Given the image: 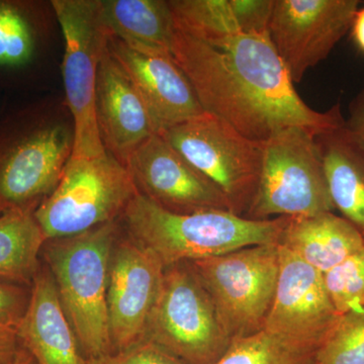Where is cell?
Returning <instances> with one entry per match:
<instances>
[{"instance_id": "cell-2", "label": "cell", "mask_w": 364, "mask_h": 364, "mask_svg": "<svg viewBox=\"0 0 364 364\" xmlns=\"http://www.w3.org/2000/svg\"><path fill=\"white\" fill-rule=\"evenodd\" d=\"M122 218L131 240L154 254L165 268L277 243L286 223V217L255 221L228 210L178 214L140 193Z\"/></svg>"}, {"instance_id": "cell-25", "label": "cell", "mask_w": 364, "mask_h": 364, "mask_svg": "<svg viewBox=\"0 0 364 364\" xmlns=\"http://www.w3.org/2000/svg\"><path fill=\"white\" fill-rule=\"evenodd\" d=\"M315 364H364V309L341 315L318 348Z\"/></svg>"}, {"instance_id": "cell-26", "label": "cell", "mask_w": 364, "mask_h": 364, "mask_svg": "<svg viewBox=\"0 0 364 364\" xmlns=\"http://www.w3.org/2000/svg\"><path fill=\"white\" fill-rule=\"evenodd\" d=\"M324 279L339 315L364 309V247L326 272Z\"/></svg>"}, {"instance_id": "cell-3", "label": "cell", "mask_w": 364, "mask_h": 364, "mask_svg": "<svg viewBox=\"0 0 364 364\" xmlns=\"http://www.w3.org/2000/svg\"><path fill=\"white\" fill-rule=\"evenodd\" d=\"M116 221L76 236L46 242L44 258L64 313L87 359L112 353L107 284Z\"/></svg>"}, {"instance_id": "cell-17", "label": "cell", "mask_w": 364, "mask_h": 364, "mask_svg": "<svg viewBox=\"0 0 364 364\" xmlns=\"http://www.w3.org/2000/svg\"><path fill=\"white\" fill-rule=\"evenodd\" d=\"M16 335L37 364H87L48 268H40L33 279L30 305Z\"/></svg>"}, {"instance_id": "cell-12", "label": "cell", "mask_w": 364, "mask_h": 364, "mask_svg": "<svg viewBox=\"0 0 364 364\" xmlns=\"http://www.w3.org/2000/svg\"><path fill=\"white\" fill-rule=\"evenodd\" d=\"M124 165L139 193L166 210L178 214L231 212L221 191L160 134L141 144Z\"/></svg>"}, {"instance_id": "cell-21", "label": "cell", "mask_w": 364, "mask_h": 364, "mask_svg": "<svg viewBox=\"0 0 364 364\" xmlns=\"http://www.w3.org/2000/svg\"><path fill=\"white\" fill-rule=\"evenodd\" d=\"M35 210H9L0 214V279L32 286L40 270L46 239Z\"/></svg>"}, {"instance_id": "cell-30", "label": "cell", "mask_w": 364, "mask_h": 364, "mask_svg": "<svg viewBox=\"0 0 364 364\" xmlns=\"http://www.w3.org/2000/svg\"><path fill=\"white\" fill-rule=\"evenodd\" d=\"M344 131L364 153V91L352 105L350 117L345 122Z\"/></svg>"}, {"instance_id": "cell-8", "label": "cell", "mask_w": 364, "mask_h": 364, "mask_svg": "<svg viewBox=\"0 0 364 364\" xmlns=\"http://www.w3.org/2000/svg\"><path fill=\"white\" fill-rule=\"evenodd\" d=\"M203 282L231 340L264 329L279 272L277 243L188 262Z\"/></svg>"}, {"instance_id": "cell-10", "label": "cell", "mask_w": 364, "mask_h": 364, "mask_svg": "<svg viewBox=\"0 0 364 364\" xmlns=\"http://www.w3.org/2000/svg\"><path fill=\"white\" fill-rule=\"evenodd\" d=\"M159 134L221 191L233 214L244 217L259 181L263 143L208 112Z\"/></svg>"}, {"instance_id": "cell-15", "label": "cell", "mask_w": 364, "mask_h": 364, "mask_svg": "<svg viewBox=\"0 0 364 364\" xmlns=\"http://www.w3.org/2000/svg\"><path fill=\"white\" fill-rule=\"evenodd\" d=\"M107 48L142 97L156 133L205 112L173 57L133 51L114 37H109Z\"/></svg>"}, {"instance_id": "cell-33", "label": "cell", "mask_w": 364, "mask_h": 364, "mask_svg": "<svg viewBox=\"0 0 364 364\" xmlns=\"http://www.w3.org/2000/svg\"><path fill=\"white\" fill-rule=\"evenodd\" d=\"M13 364H37L35 363V360L32 358V356L28 353L25 350V349H21L20 353H18V358H16V360Z\"/></svg>"}, {"instance_id": "cell-20", "label": "cell", "mask_w": 364, "mask_h": 364, "mask_svg": "<svg viewBox=\"0 0 364 364\" xmlns=\"http://www.w3.org/2000/svg\"><path fill=\"white\" fill-rule=\"evenodd\" d=\"M333 205L364 236V153L343 128L316 136Z\"/></svg>"}, {"instance_id": "cell-4", "label": "cell", "mask_w": 364, "mask_h": 364, "mask_svg": "<svg viewBox=\"0 0 364 364\" xmlns=\"http://www.w3.org/2000/svg\"><path fill=\"white\" fill-rule=\"evenodd\" d=\"M317 135L305 127H287L263 143L259 181L244 218L265 221L272 215L333 213Z\"/></svg>"}, {"instance_id": "cell-14", "label": "cell", "mask_w": 364, "mask_h": 364, "mask_svg": "<svg viewBox=\"0 0 364 364\" xmlns=\"http://www.w3.org/2000/svg\"><path fill=\"white\" fill-rule=\"evenodd\" d=\"M165 267L154 254L132 241L114 245L107 284V316L112 350L142 341Z\"/></svg>"}, {"instance_id": "cell-27", "label": "cell", "mask_w": 364, "mask_h": 364, "mask_svg": "<svg viewBox=\"0 0 364 364\" xmlns=\"http://www.w3.org/2000/svg\"><path fill=\"white\" fill-rule=\"evenodd\" d=\"M87 364H188L173 354L144 339L122 351L87 359Z\"/></svg>"}, {"instance_id": "cell-6", "label": "cell", "mask_w": 364, "mask_h": 364, "mask_svg": "<svg viewBox=\"0 0 364 364\" xmlns=\"http://www.w3.org/2000/svg\"><path fill=\"white\" fill-rule=\"evenodd\" d=\"M73 151V134L18 112L0 124V214L35 210L59 183Z\"/></svg>"}, {"instance_id": "cell-23", "label": "cell", "mask_w": 364, "mask_h": 364, "mask_svg": "<svg viewBox=\"0 0 364 364\" xmlns=\"http://www.w3.org/2000/svg\"><path fill=\"white\" fill-rule=\"evenodd\" d=\"M318 348L263 329L232 340L215 364H315Z\"/></svg>"}, {"instance_id": "cell-24", "label": "cell", "mask_w": 364, "mask_h": 364, "mask_svg": "<svg viewBox=\"0 0 364 364\" xmlns=\"http://www.w3.org/2000/svg\"><path fill=\"white\" fill-rule=\"evenodd\" d=\"M176 28L210 39L241 33L231 0H171Z\"/></svg>"}, {"instance_id": "cell-28", "label": "cell", "mask_w": 364, "mask_h": 364, "mask_svg": "<svg viewBox=\"0 0 364 364\" xmlns=\"http://www.w3.org/2000/svg\"><path fill=\"white\" fill-rule=\"evenodd\" d=\"M32 286L0 279V328L16 331L25 317Z\"/></svg>"}, {"instance_id": "cell-32", "label": "cell", "mask_w": 364, "mask_h": 364, "mask_svg": "<svg viewBox=\"0 0 364 364\" xmlns=\"http://www.w3.org/2000/svg\"><path fill=\"white\" fill-rule=\"evenodd\" d=\"M350 30L354 42L364 53V6L356 11Z\"/></svg>"}, {"instance_id": "cell-34", "label": "cell", "mask_w": 364, "mask_h": 364, "mask_svg": "<svg viewBox=\"0 0 364 364\" xmlns=\"http://www.w3.org/2000/svg\"><path fill=\"white\" fill-rule=\"evenodd\" d=\"M0 364H4V363H0Z\"/></svg>"}, {"instance_id": "cell-11", "label": "cell", "mask_w": 364, "mask_h": 364, "mask_svg": "<svg viewBox=\"0 0 364 364\" xmlns=\"http://www.w3.org/2000/svg\"><path fill=\"white\" fill-rule=\"evenodd\" d=\"M358 0H274L268 35L294 83L351 28Z\"/></svg>"}, {"instance_id": "cell-16", "label": "cell", "mask_w": 364, "mask_h": 364, "mask_svg": "<svg viewBox=\"0 0 364 364\" xmlns=\"http://www.w3.org/2000/svg\"><path fill=\"white\" fill-rule=\"evenodd\" d=\"M95 114L105 150L123 164L141 144L156 134L142 97L109 48L98 68Z\"/></svg>"}, {"instance_id": "cell-7", "label": "cell", "mask_w": 364, "mask_h": 364, "mask_svg": "<svg viewBox=\"0 0 364 364\" xmlns=\"http://www.w3.org/2000/svg\"><path fill=\"white\" fill-rule=\"evenodd\" d=\"M144 339L188 364H215L227 351L232 340L189 263L165 268Z\"/></svg>"}, {"instance_id": "cell-1", "label": "cell", "mask_w": 364, "mask_h": 364, "mask_svg": "<svg viewBox=\"0 0 364 364\" xmlns=\"http://www.w3.org/2000/svg\"><path fill=\"white\" fill-rule=\"evenodd\" d=\"M172 57L203 112L256 142L287 127L317 134L344 127L338 105L318 112L299 97L268 33L203 39L176 28Z\"/></svg>"}, {"instance_id": "cell-31", "label": "cell", "mask_w": 364, "mask_h": 364, "mask_svg": "<svg viewBox=\"0 0 364 364\" xmlns=\"http://www.w3.org/2000/svg\"><path fill=\"white\" fill-rule=\"evenodd\" d=\"M21 349L16 331L0 328V363L13 364Z\"/></svg>"}, {"instance_id": "cell-5", "label": "cell", "mask_w": 364, "mask_h": 364, "mask_svg": "<svg viewBox=\"0 0 364 364\" xmlns=\"http://www.w3.org/2000/svg\"><path fill=\"white\" fill-rule=\"evenodd\" d=\"M138 193L126 165L107 151L98 157L71 156L33 215L47 241L67 238L116 221Z\"/></svg>"}, {"instance_id": "cell-9", "label": "cell", "mask_w": 364, "mask_h": 364, "mask_svg": "<svg viewBox=\"0 0 364 364\" xmlns=\"http://www.w3.org/2000/svg\"><path fill=\"white\" fill-rule=\"evenodd\" d=\"M63 33L64 88L74 122L72 157L92 158L107 152L95 114L98 68L109 42L100 18L98 0L51 2Z\"/></svg>"}, {"instance_id": "cell-19", "label": "cell", "mask_w": 364, "mask_h": 364, "mask_svg": "<svg viewBox=\"0 0 364 364\" xmlns=\"http://www.w3.org/2000/svg\"><path fill=\"white\" fill-rule=\"evenodd\" d=\"M100 18L109 37L133 51L172 57L176 26L164 0H98Z\"/></svg>"}, {"instance_id": "cell-18", "label": "cell", "mask_w": 364, "mask_h": 364, "mask_svg": "<svg viewBox=\"0 0 364 364\" xmlns=\"http://www.w3.org/2000/svg\"><path fill=\"white\" fill-rule=\"evenodd\" d=\"M277 244L325 274L364 247V236L343 217L324 213L286 217Z\"/></svg>"}, {"instance_id": "cell-29", "label": "cell", "mask_w": 364, "mask_h": 364, "mask_svg": "<svg viewBox=\"0 0 364 364\" xmlns=\"http://www.w3.org/2000/svg\"><path fill=\"white\" fill-rule=\"evenodd\" d=\"M243 33H268L274 0H231Z\"/></svg>"}, {"instance_id": "cell-22", "label": "cell", "mask_w": 364, "mask_h": 364, "mask_svg": "<svg viewBox=\"0 0 364 364\" xmlns=\"http://www.w3.org/2000/svg\"><path fill=\"white\" fill-rule=\"evenodd\" d=\"M31 6L0 1V80H16L37 58V23Z\"/></svg>"}, {"instance_id": "cell-13", "label": "cell", "mask_w": 364, "mask_h": 364, "mask_svg": "<svg viewBox=\"0 0 364 364\" xmlns=\"http://www.w3.org/2000/svg\"><path fill=\"white\" fill-rule=\"evenodd\" d=\"M279 248V279L264 330L320 347L341 315L328 294L324 274L287 249Z\"/></svg>"}]
</instances>
